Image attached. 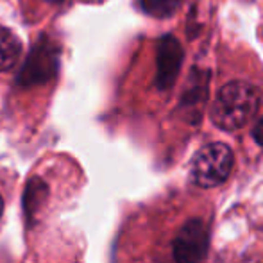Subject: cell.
<instances>
[{
	"mask_svg": "<svg viewBox=\"0 0 263 263\" xmlns=\"http://www.w3.org/2000/svg\"><path fill=\"white\" fill-rule=\"evenodd\" d=\"M260 106V93L249 83L233 81L220 88L211 106V120L224 131L242 129L256 115Z\"/></svg>",
	"mask_w": 263,
	"mask_h": 263,
	"instance_id": "obj_1",
	"label": "cell"
},
{
	"mask_svg": "<svg viewBox=\"0 0 263 263\" xmlns=\"http://www.w3.org/2000/svg\"><path fill=\"white\" fill-rule=\"evenodd\" d=\"M233 168V153L224 143H210L202 147L192 161V179L197 186L211 188L222 184Z\"/></svg>",
	"mask_w": 263,
	"mask_h": 263,
	"instance_id": "obj_2",
	"label": "cell"
},
{
	"mask_svg": "<svg viewBox=\"0 0 263 263\" xmlns=\"http://www.w3.org/2000/svg\"><path fill=\"white\" fill-rule=\"evenodd\" d=\"M208 226L201 218L188 220L174 238V260H176V263H201L208 254Z\"/></svg>",
	"mask_w": 263,
	"mask_h": 263,
	"instance_id": "obj_3",
	"label": "cell"
},
{
	"mask_svg": "<svg viewBox=\"0 0 263 263\" xmlns=\"http://www.w3.org/2000/svg\"><path fill=\"white\" fill-rule=\"evenodd\" d=\"M58 65V50L52 43H36V47L31 50L27 65L24 66L20 73L22 84H38L43 81L50 79L55 72Z\"/></svg>",
	"mask_w": 263,
	"mask_h": 263,
	"instance_id": "obj_4",
	"label": "cell"
},
{
	"mask_svg": "<svg viewBox=\"0 0 263 263\" xmlns=\"http://www.w3.org/2000/svg\"><path fill=\"white\" fill-rule=\"evenodd\" d=\"M181 61H183V49H181L179 42L174 36L161 38V42L158 45V76H156V83L161 90H166V88L172 86L177 73H179Z\"/></svg>",
	"mask_w": 263,
	"mask_h": 263,
	"instance_id": "obj_5",
	"label": "cell"
},
{
	"mask_svg": "<svg viewBox=\"0 0 263 263\" xmlns=\"http://www.w3.org/2000/svg\"><path fill=\"white\" fill-rule=\"evenodd\" d=\"M22 55L20 40L9 31L0 25V72L14 68Z\"/></svg>",
	"mask_w": 263,
	"mask_h": 263,
	"instance_id": "obj_6",
	"label": "cell"
},
{
	"mask_svg": "<svg viewBox=\"0 0 263 263\" xmlns=\"http://www.w3.org/2000/svg\"><path fill=\"white\" fill-rule=\"evenodd\" d=\"M181 0H140V6L147 14L154 18H166L176 13Z\"/></svg>",
	"mask_w": 263,
	"mask_h": 263,
	"instance_id": "obj_7",
	"label": "cell"
},
{
	"mask_svg": "<svg viewBox=\"0 0 263 263\" xmlns=\"http://www.w3.org/2000/svg\"><path fill=\"white\" fill-rule=\"evenodd\" d=\"M253 136H254V140H256V143L263 149V117L258 120V124L254 125V129H253Z\"/></svg>",
	"mask_w": 263,
	"mask_h": 263,
	"instance_id": "obj_8",
	"label": "cell"
},
{
	"mask_svg": "<svg viewBox=\"0 0 263 263\" xmlns=\"http://www.w3.org/2000/svg\"><path fill=\"white\" fill-rule=\"evenodd\" d=\"M2 211H4V201H2V197H0V217H2Z\"/></svg>",
	"mask_w": 263,
	"mask_h": 263,
	"instance_id": "obj_9",
	"label": "cell"
},
{
	"mask_svg": "<svg viewBox=\"0 0 263 263\" xmlns=\"http://www.w3.org/2000/svg\"><path fill=\"white\" fill-rule=\"evenodd\" d=\"M49 2H61V0H49Z\"/></svg>",
	"mask_w": 263,
	"mask_h": 263,
	"instance_id": "obj_10",
	"label": "cell"
},
{
	"mask_svg": "<svg viewBox=\"0 0 263 263\" xmlns=\"http://www.w3.org/2000/svg\"><path fill=\"white\" fill-rule=\"evenodd\" d=\"M254 263H263V260L261 261H254Z\"/></svg>",
	"mask_w": 263,
	"mask_h": 263,
	"instance_id": "obj_11",
	"label": "cell"
}]
</instances>
